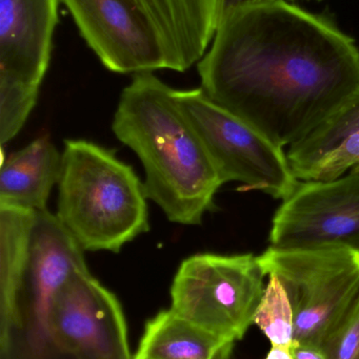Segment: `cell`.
<instances>
[{
    "label": "cell",
    "mask_w": 359,
    "mask_h": 359,
    "mask_svg": "<svg viewBox=\"0 0 359 359\" xmlns=\"http://www.w3.org/2000/svg\"><path fill=\"white\" fill-rule=\"evenodd\" d=\"M204 94L280 149L359 98V48L324 17L286 0L240 6L198 62Z\"/></svg>",
    "instance_id": "cell-1"
},
{
    "label": "cell",
    "mask_w": 359,
    "mask_h": 359,
    "mask_svg": "<svg viewBox=\"0 0 359 359\" xmlns=\"http://www.w3.org/2000/svg\"><path fill=\"white\" fill-rule=\"evenodd\" d=\"M112 130L141 160L148 198L167 219L202 224L225 183L174 88L152 73L136 74L120 95Z\"/></svg>",
    "instance_id": "cell-2"
},
{
    "label": "cell",
    "mask_w": 359,
    "mask_h": 359,
    "mask_svg": "<svg viewBox=\"0 0 359 359\" xmlns=\"http://www.w3.org/2000/svg\"><path fill=\"white\" fill-rule=\"evenodd\" d=\"M84 252L48 209L0 206L2 356L10 354L13 334L22 328L31 355H46L55 302L74 276L89 270Z\"/></svg>",
    "instance_id": "cell-3"
},
{
    "label": "cell",
    "mask_w": 359,
    "mask_h": 359,
    "mask_svg": "<svg viewBox=\"0 0 359 359\" xmlns=\"http://www.w3.org/2000/svg\"><path fill=\"white\" fill-rule=\"evenodd\" d=\"M57 187L56 217L84 251L118 253L149 231L145 184L96 143L65 141Z\"/></svg>",
    "instance_id": "cell-4"
},
{
    "label": "cell",
    "mask_w": 359,
    "mask_h": 359,
    "mask_svg": "<svg viewBox=\"0 0 359 359\" xmlns=\"http://www.w3.org/2000/svg\"><path fill=\"white\" fill-rule=\"evenodd\" d=\"M282 285L294 312L295 344L324 350L359 301V251L280 250L259 257Z\"/></svg>",
    "instance_id": "cell-5"
},
{
    "label": "cell",
    "mask_w": 359,
    "mask_h": 359,
    "mask_svg": "<svg viewBox=\"0 0 359 359\" xmlns=\"http://www.w3.org/2000/svg\"><path fill=\"white\" fill-rule=\"evenodd\" d=\"M259 257L198 253L179 266L170 309L229 343L244 339L265 292Z\"/></svg>",
    "instance_id": "cell-6"
},
{
    "label": "cell",
    "mask_w": 359,
    "mask_h": 359,
    "mask_svg": "<svg viewBox=\"0 0 359 359\" xmlns=\"http://www.w3.org/2000/svg\"><path fill=\"white\" fill-rule=\"evenodd\" d=\"M183 113L206 145L223 183L238 182L242 190L288 198L299 186L284 149L213 102L202 88L175 90Z\"/></svg>",
    "instance_id": "cell-7"
},
{
    "label": "cell",
    "mask_w": 359,
    "mask_h": 359,
    "mask_svg": "<svg viewBox=\"0 0 359 359\" xmlns=\"http://www.w3.org/2000/svg\"><path fill=\"white\" fill-rule=\"evenodd\" d=\"M270 243L280 250L359 251V172L299 182L274 215Z\"/></svg>",
    "instance_id": "cell-8"
},
{
    "label": "cell",
    "mask_w": 359,
    "mask_h": 359,
    "mask_svg": "<svg viewBox=\"0 0 359 359\" xmlns=\"http://www.w3.org/2000/svg\"><path fill=\"white\" fill-rule=\"evenodd\" d=\"M50 339L71 359H134L119 301L89 270L74 276L55 302Z\"/></svg>",
    "instance_id": "cell-9"
},
{
    "label": "cell",
    "mask_w": 359,
    "mask_h": 359,
    "mask_svg": "<svg viewBox=\"0 0 359 359\" xmlns=\"http://www.w3.org/2000/svg\"><path fill=\"white\" fill-rule=\"evenodd\" d=\"M91 50L109 71L168 69L155 32L133 0H63Z\"/></svg>",
    "instance_id": "cell-10"
},
{
    "label": "cell",
    "mask_w": 359,
    "mask_h": 359,
    "mask_svg": "<svg viewBox=\"0 0 359 359\" xmlns=\"http://www.w3.org/2000/svg\"><path fill=\"white\" fill-rule=\"evenodd\" d=\"M57 23L58 0H0V79L40 90Z\"/></svg>",
    "instance_id": "cell-11"
},
{
    "label": "cell",
    "mask_w": 359,
    "mask_h": 359,
    "mask_svg": "<svg viewBox=\"0 0 359 359\" xmlns=\"http://www.w3.org/2000/svg\"><path fill=\"white\" fill-rule=\"evenodd\" d=\"M155 32L168 69L200 62L219 25L221 0H133Z\"/></svg>",
    "instance_id": "cell-12"
},
{
    "label": "cell",
    "mask_w": 359,
    "mask_h": 359,
    "mask_svg": "<svg viewBox=\"0 0 359 359\" xmlns=\"http://www.w3.org/2000/svg\"><path fill=\"white\" fill-rule=\"evenodd\" d=\"M61 168L63 153L48 135L11 154L0 170V206L44 210Z\"/></svg>",
    "instance_id": "cell-13"
},
{
    "label": "cell",
    "mask_w": 359,
    "mask_h": 359,
    "mask_svg": "<svg viewBox=\"0 0 359 359\" xmlns=\"http://www.w3.org/2000/svg\"><path fill=\"white\" fill-rule=\"evenodd\" d=\"M234 345L168 309L148 320L134 359H230Z\"/></svg>",
    "instance_id": "cell-14"
},
{
    "label": "cell",
    "mask_w": 359,
    "mask_h": 359,
    "mask_svg": "<svg viewBox=\"0 0 359 359\" xmlns=\"http://www.w3.org/2000/svg\"><path fill=\"white\" fill-rule=\"evenodd\" d=\"M359 133V98L346 107L301 142L292 145L287 153L289 163L299 180L325 156L339 147L348 137Z\"/></svg>",
    "instance_id": "cell-15"
},
{
    "label": "cell",
    "mask_w": 359,
    "mask_h": 359,
    "mask_svg": "<svg viewBox=\"0 0 359 359\" xmlns=\"http://www.w3.org/2000/svg\"><path fill=\"white\" fill-rule=\"evenodd\" d=\"M261 303L254 316L256 325L272 347L292 349L295 344L294 312L288 294L274 276H268Z\"/></svg>",
    "instance_id": "cell-16"
},
{
    "label": "cell",
    "mask_w": 359,
    "mask_h": 359,
    "mask_svg": "<svg viewBox=\"0 0 359 359\" xmlns=\"http://www.w3.org/2000/svg\"><path fill=\"white\" fill-rule=\"evenodd\" d=\"M39 90L0 79V142H10L20 132L37 102Z\"/></svg>",
    "instance_id": "cell-17"
},
{
    "label": "cell",
    "mask_w": 359,
    "mask_h": 359,
    "mask_svg": "<svg viewBox=\"0 0 359 359\" xmlns=\"http://www.w3.org/2000/svg\"><path fill=\"white\" fill-rule=\"evenodd\" d=\"M350 170L359 172V133L348 137L325 156L309 170L303 181H333Z\"/></svg>",
    "instance_id": "cell-18"
},
{
    "label": "cell",
    "mask_w": 359,
    "mask_h": 359,
    "mask_svg": "<svg viewBox=\"0 0 359 359\" xmlns=\"http://www.w3.org/2000/svg\"><path fill=\"white\" fill-rule=\"evenodd\" d=\"M324 352L327 359H359V301Z\"/></svg>",
    "instance_id": "cell-19"
},
{
    "label": "cell",
    "mask_w": 359,
    "mask_h": 359,
    "mask_svg": "<svg viewBox=\"0 0 359 359\" xmlns=\"http://www.w3.org/2000/svg\"><path fill=\"white\" fill-rule=\"evenodd\" d=\"M291 351L295 359H327L324 350L313 346L294 344Z\"/></svg>",
    "instance_id": "cell-20"
},
{
    "label": "cell",
    "mask_w": 359,
    "mask_h": 359,
    "mask_svg": "<svg viewBox=\"0 0 359 359\" xmlns=\"http://www.w3.org/2000/svg\"><path fill=\"white\" fill-rule=\"evenodd\" d=\"M265 359H295L291 349L286 348L272 347Z\"/></svg>",
    "instance_id": "cell-21"
}]
</instances>
